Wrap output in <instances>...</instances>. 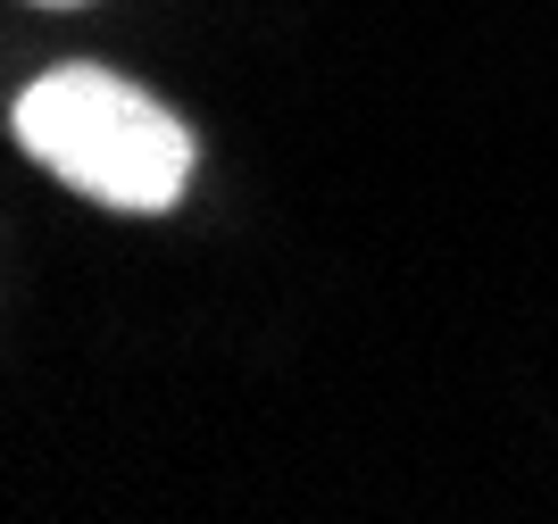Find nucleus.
<instances>
[{
    "label": "nucleus",
    "instance_id": "obj_1",
    "mask_svg": "<svg viewBox=\"0 0 558 524\" xmlns=\"http://www.w3.org/2000/svg\"><path fill=\"white\" fill-rule=\"evenodd\" d=\"M9 134L68 192H84L100 208H125V217H159V208L184 200V183H192L184 117L159 109L142 84H125L109 68L34 75L17 92V109H9Z\"/></svg>",
    "mask_w": 558,
    "mask_h": 524
},
{
    "label": "nucleus",
    "instance_id": "obj_2",
    "mask_svg": "<svg viewBox=\"0 0 558 524\" xmlns=\"http://www.w3.org/2000/svg\"><path fill=\"white\" fill-rule=\"evenodd\" d=\"M43 9H75V0H43Z\"/></svg>",
    "mask_w": 558,
    "mask_h": 524
}]
</instances>
